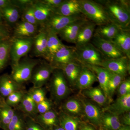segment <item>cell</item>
I'll return each instance as SVG.
<instances>
[{
	"instance_id": "db71d44e",
	"label": "cell",
	"mask_w": 130,
	"mask_h": 130,
	"mask_svg": "<svg viewBox=\"0 0 130 130\" xmlns=\"http://www.w3.org/2000/svg\"></svg>"
},
{
	"instance_id": "7a4b0ae2",
	"label": "cell",
	"mask_w": 130,
	"mask_h": 130,
	"mask_svg": "<svg viewBox=\"0 0 130 130\" xmlns=\"http://www.w3.org/2000/svg\"><path fill=\"white\" fill-rule=\"evenodd\" d=\"M81 13L89 21L98 26L110 23L102 6L96 1L79 0Z\"/></svg>"
},
{
	"instance_id": "83f0119b",
	"label": "cell",
	"mask_w": 130,
	"mask_h": 130,
	"mask_svg": "<svg viewBox=\"0 0 130 130\" xmlns=\"http://www.w3.org/2000/svg\"><path fill=\"white\" fill-rule=\"evenodd\" d=\"M121 30L114 24L109 23L98 26L94 35L105 40L112 41Z\"/></svg>"
},
{
	"instance_id": "c3c4849f",
	"label": "cell",
	"mask_w": 130,
	"mask_h": 130,
	"mask_svg": "<svg viewBox=\"0 0 130 130\" xmlns=\"http://www.w3.org/2000/svg\"><path fill=\"white\" fill-rule=\"evenodd\" d=\"M12 5H14L13 1L0 0V10Z\"/></svg>"
},
{
	"instance_id": "52a82bcc",
	"label": "cell",
	"mask_w": 130,
	"mask_h": 130,
	"mask_svg": "<svg viewBox=\"0 0 130 130\" xmlns=\"http://www.w3.org/2000/svg\"><path fill=\"white\" fill-rule=\"evenodd\" d=\"M83 14L66 16L54 13L42 26L47 32H53L58 35L64 28L74 21L85 18Z\"/></svg>"
},
{
	"instance_id": "d6a6232c",
	"label": "cell",
	"mask_w": 130,
	"mask_h": 130,
	"mask_svg": "<svg viewBox=\"0 0 130 130\" xmlns=\"http://www.w3.org/2000/svg\"><path fill=\"white\" fill-rule=\"evenodd\" d=\"M3 18L9 25H13L18 23L20 18L21 11L18 7L11 5L1 9Z\"/></svg>"
},
{
	"instance_id": "681fc988",
	"label": "cell",
	"mask_w": 130,
	"mask_h": 130,
	"mask_svg": "<svg viewBox=\"0 0 130 130\" xmlns=\"http://www.w3.org/2000/svg\"><path fill=\"white\" fill-rule=\"evenodd\" d=\"M118 130H130L129 126H122Z\"/></svg>"
},
{
	"instance_id": "4fadbf2b",
	"label": "cell",
	"mask_w": 130,
	"mask_h": 130,
	"mask_svg": "<svg viewBox=\"0 0 130 130\" xmlns=\"http://www.w3.org/2000/svg\"><path fill=\"white\" fill-rule=\"evenodd\" d=\"M89 21L85 18L74 21L64 28L59 35L66 41L74 44L81 27Z\"/></svg>"
},
{
	"instance_id": "f5cc1de1",
	"label": "cell",
	"mask_w": 130,
	"mask_h": 130,
	"mask_svg": "<svg viewBox=\"0 0 130 130\" xmlns=\"http://www.w3.org/2000/svg\"><path fill=\"white\" fill-rule=\"evenodd\" d=\"M2 16V14L1 11V10H0V18Z\"/></svg>"
},
{
	"instance_id": "b9f144b4",
	"label": "cell",
	"mask_w": 130,
	"mask_h": 130,
	"mask_svg": "<svg viewBox=\"0 0 130 130\" xmlns=\"http://www.w3.org/2000/svg\"><path fill=\"white\" fill-rule=\"evenodd\" d=\"M119 96L125 95L130 93L129 78L124 79L121 82L117 90Z\"/></svg>"
},
{
	"instance_id": "ab89813d",
	"label": "cell",
	"mask_w": 130,
	"mask_h": 130,
	"mask_svg": "<svg viewBox=\"0 0 130 130\" xmlns=\"http://www.w3.org/2000/svg\"><path fill=\"white\" fill-rule=\"evenodd\" d=\"M28 92L36 104L41 102L46 98V90L42 87L39 88L32 87Z\"/></svg>"
},
{
	"instance_id": "74e56055",
	"label": "cell",
	"mask_w": 130,
	"mask_h": 130,
	"mask_svg": "<svg viewBox=\"0 0 130 130\" xmlns=\"http://www.w3.org/2000/svg\"><path fill=\"white\" fill-rule=\"evenodd\" d=\"M33 4L28 5L22 10L21 21L28 22L38 27L40 25L35 17Z\"/></svg>"
},
{
	"instance_id": "5bb4252c",
	"label": "cell",
	"mask_w": 130,
	"mask_h": 130,
	"mask_svg": "<svg viewBox=\"0 0 130 130\" xmlns=\"http://www.w3.org/2000/svg\"><path fill=\"white\" fill-rule=\"evenodd\" d=\"M32 46L35 56L43 57L49 61L47 49V33L42 28L34 37Z\"/></svg>"
},
{
	"instance_id": "f1b7e54d",
	"label": "cell",
	"mask_w": 130,
	"mask_h": 130,
	"mask_svg": "<svg viewBox=\"0 0 130 130\" xmlns=\"http://www.w3.org/2000/svg\"><path fill=\"white\" fill-rule=\"evenodd\" d=\"M61 111L68 115L78 117L84 115L81 101L76 98L68 99L61 106Z\"/></svg>"
},
{
	"instance_id": "6da1fadb",
	"label": "cell",
	"mask_w": 130,
	"mask_h": 130,
	"mask_svg": "<svg viewBox=\"0 0 130 130\" xmlns=\"http://www.w3.org/2000/svg\"><path fill=\"white\" fill-rule=\"evenodd\" d=\"M102 6L110 23L120 29L130 30V8L129 1H96Z\"/></svg>"
},
{
	"instance_id": "7dc6e473",
	"label": "cell",
	"mask_w": 130,
	"mask_h": 130,
	"mask_svg": "<svg viewBox=\"0 0 130 130\" xmlns=\"http://www.w3.org/2000/svg\"><path fill=\"white\" fill-rule=\"evenodd\" d=\"M78 130H97L95 127L90 123L82 121Z\"/></svg>"
},
{
	"instance_id": "484cf974",
	"label": "cell",
	"mask_w": 130,
	"mask_h": 130,
	"mask_svg": "<svg viewBox=\"0 0 130 130\" xmlns=\"http://www.w3.org/2000/svg\"><path fill=\"white\" fill-rule=\"evenodd\" d=\"M119 116L107 111H103L100 127L102 130H118L122 126Z\"/></svg>"
},
{
	"instance_id": "9c48e42d",
	"label": "cell",
	"mask_w": 130,
	"mask_h": 130,
	"mask_svg": "<svg viewBox=\"0 0 130 130\" xmlns=\"http://www.w3.org/2000/svg\"><path fill=\"white\" fill-rule=\"evenodd\" d=\"M76 50L75 46L64 45L54 55L50 63L56 69L63 65L78 62L77 60Z\"/></svg>"
},
{
	"instance_id": "836d02e7",
	"label": "cell",
	"mask_w": 130,
	"mask_h": 130,
	"mask_svg": "<svg viewBox=\"0 0 130 130\" xmlns=\"http://www.w3.org/2000/svg\"><path fill=\"white\" fill-rule=\"evenodd\" d=\"M15 111L9 106L4 101L0 108V128L3 130H7Z\"/></svg>"
},
{
	"instance_id": "bcb514c9",
	"label": "cell",
	"mask_w": 130,
	"mask_h": 130,
	"mask_svg": "<svg viewBox=\"0 0 130 130\" xmlns=\"http://www.w3.org/2000/svg\"><path fill=\"white\" fill-rule=\"evenodd\" d=\"M120 120L122 126H130V112H128L119 116Z\"/></svg>"
},
{
	"instance_id": "8d00e7d4",
	"label": "cell",
	"mask_w": 130,
	"mask_h": 130,
	"mask_svg": "<svg viewBox=\"0 0 130 130\" xmlns=\"http://www.w3.org/2000/svg\"><path fill=\"white\" fill-rule=\"evenodd\" d=\"M125 78V77L121 75L111 72L110 77L108 84V91L110 101H111L112 96L114 93Z\"/></svg>"
},
{
	"instance_id": "d590c367",
	"label": "cell",
	"mask_w": 130,
	"mask_h": 130,
	"mask_svg": "<svg viewBox=\"0 0 130 130\" xmlns=\"http://www.w3.org/2000/svg\"><path fill=\"white\" fill-rule=\"evenodd\" d=\"M10 39L0 43V71L6 66L10 56Z\"/></svg>"
},
{
	"instance_id": "30bf717a",
	"label": "cell",
	"mask_w": 130,
	"mask_h": 130,
	"mask_svg": "<svg viewBox=\"0 0 130 130\" xmlns=\"http://www.w3.org/2000/svg\"><path fill=\"white\" fill-rule=\"evenodd\" d=\"M55 68L50 63H43L35 68L30 80L33 88H42L49 79Z\"/></svg>"
},
{
	"instance_id": "60d3db41",
	"label": "cell",
	"mask_w": 130,
	"mask_h": 130,
	"mask_svg": "<svg viewBox=\"0 0 130 130\" xmlns=\"http://www.w3.org/2000/svg\"><path fill=\"white\" fill-rule=\"evenodd\" d=\"M53 103L47 98L37 104V108L38 114L44 113L52 109Z\"/></svg>"
},
{
	"instance_id": "ee69618b",
	"label": "cell",
	"mask_w": 130,
	"mask_h": 130,
	"mask_svg": "<svg viewBox=\"0 0 130 130\" xmlns=\"http://www.w3.org/2000/svg\"><path fill=\"white\" fill-rule=\"evenodd\" d=\"M10 32L5 26L0 25V43L10 39Z\"/></svg>"
},
{
	"instance_id": "5b68a950",
	"label": "cell",
	"mask_w": 130,
	"mask_h": 130,
	"mask_svg": "<svg viewBox=\"0 0 130 130\" xmlns=\"http://www.w3.org/2000/svg\"><path fill=\"white\" fill-rule=\"evenodd\" d=\"M52 74L50 85L51 95L55 101L59 102L67 97L70 89L62 70L55 69Z\"/></svg>"
},
{
	"instance_id": "e0dca14e",
	"label": "cell",
	"mask_w": 130,
	"mask_h": 130,
	"mask_svg": "<svg viewBox=\"0 0 130 130\" xmlns=\"http://www.w3.org/2000/svg\"><path fill=\"white\" fill-rule=\"evenodd\" d=\"M130 93L119 96L113 103L105 108L104 111L119 116L123 113L130 112Z\"/></svg>"
},
{
	"instance_id": "f546056e",
	"label": "cell",
	"mask_w": 130,
	"mask_h": 130,
	"mask_svg": "<svg viewBox=\"0 0 130 130\" xmlns=\"http://www.w3.org/2000/svg\"><path fill=\"white\" fill-rule=\"evenodd\" d=\"M59 125L65 130H78L82 121L79 118L68 115L61 111L59 113Z\"/></svg>"
},
{
	"instance_id": "ba28073f",
	"label": "cell",
	"mask_w": 130,
	"mask_h": 130,
	"mask_svg": "<svg viewBox=\"0 0 130 130\" xmlns=\"http://www.w3.org/2000/svg\"><path fill=\"white\" fill-rule=\"evenodd\" d=\"M90 42L106 59H119L126 56L117 48L112 41L105 40L94 35Z\"/></svg>"
},
{
	"instance_id": "d6986e66",
	"label": "cell",
	"mask_w": 130,
	"mask_h": 130,
	"mask_svg": "<svg viewBox=\"0 0 130 130\" xmlns=\"http://www.w3.org/2000/svg\"><path fill=\"white\" fill-rule=\"evenodd\" d=\"M83 65L78 62H72L60 66L56 69L62 70L65 77L70 85L75 86L81 72Z\"/></svg>"
},
{
	"instance_id": "7bdbcfd3",
	"label": "cell",
	"mask_w": 130,
	"mask_h": 130,
	"mask_svg": "<svg viewBox=\"0 0 130 130\" xmlns=\"http://www.w3.org/2000/svg\"><path fill=\"white\" fill-rule=\"evenodd\" d=\"M25 130H45L31 117L25 116Z\"/></svg>"
},
{
	"instance_id": "e575fe53",
	"label": "cell",
	"mask_w": 130,
	"mask_h": 130,
	"mask_svg": "<svg viewBox=\"0 0 130 130\" xmlns=\"http://www.w3.org/2000/svg\"><path fill=\"white\" fill-rule=\"evenodd\" d=\"M15 111L14 115L8 127L7 130H25V116Z\"/></svg>"
},
{
	"instance_id": "8992f818",
	"label": "cell",
	"mask_w": 130,
	"mask_h": 130,
	"mask_svg": "<svg viewBox=\"0 0 130 130\" xmlns=\"http://www.w3.org/2000/svg\"><path fill=\"white\" fill-rule=\"evenodd\" d=\"M34 37L11 38L10 56L12 65L17 64L29 52L33 46Z\"/></svg>"
},
{
	"instance_id": "f35d334b",
	"label": "cell",
	"mask_w": 130,
	"mask_h": 130,
	"mask_svg": "<svg viewBox=\"0 0 130 130\" xmlns=\"http://www.w3.org/2000/svg\"><path fill=\"white\" fill-rule=\"evenodd\" d=\"M26 92L21 90L16 91L11 93L6 97L5 102L12 108L18 107L23 99Z\"/></svg>"
},
{
	"instance_id": "9a60e30c",
	"label": "cell",
	"mask_w": 130,
	"mask_h": 130,
	"mask_svg": "<svg viewBox=\"0 0 130 130\" xmlns=\"http://www.w3.org/2000/svg\"><path fill=\"white\" fill-rule=\"evenodd\" d=\"M97 81V77L94 72L89 68L83 65L75 86L79 89L84 90L91 88Z\"/></svg>"
},
{
	"instance_id": "7c38bea8",
	"label": "cell",
	"mask_w": 130,
	"mask_h": 130,
	"mask_svg": "<svg viewBox=\"0 0 130 130\" xmlns=\"http://www.w3.org/2000/svg\"><path fill=\"white\" fill-rule=\"evenodd\" d=\"M80 101L83 105L84 115L89 123L95 127H100L103 111L91 102L83 99Z\"/></svg>"
},
{
	"instance_id": "f6af8a7d",
	"label": "cell",
	"mask_w": 130,
	"mask_h": 130,
	"mask_svg": "<svg viewBox=\"0 0 130 130\" xmlns=\"http://www.w3.org/2000/svg\"><path fill=\"white\" fill-rule=\"evenodd\" d=\"M64 1V0H43L41 1L55 10L59 7Z\"/></svg>"
},
{
	"instance_id": "4316f807",
	"label": "cell",
	"mask_w": 130,
	"mask_h": 130,
	"mask_svg": "<svg viewBox=\"0 0 130 130\" xmlns=\"http://www.w3.org/2000/svg\"><path fill=\"white\" fill-rule=\"evenodd\" d=\"M18 108L25 116L35 118L38 114L37 104L28 92H26Z\"/></svg>"
},
{
	"instance_id": "f907efd6",
	"label": "cell",
	"mask_w": 130,
	"mask_h": 130,
	"mask_svg": "<svg viewBox=\"0 0 130 130\" xmlns=\"http://www.w3.org/2000/svg\"><path fill=\"white\" fill-rule=\"evenodd\" d=\"M65 130L61 127L59 125L57 126H55L53 128H52L51 130Z\"/></svg>"
},
{
	"instance_id": "cb8c5ba5",
	"label": "cell",
	"mask_w": 130,
	"mask_h": 130,
	"mask_svg": "<svg viewBox=\"0 0 130 130\" xmlns=\"http://www.w3.org/2000/svg\"><path fill=\"white\" fill-rule=\"evenodd\" d=\"M83 66L89 68L95 73L97 77L98 81L100 84V88L103 91L108 101H109L108 91V84L110 77L111 72L106 68L99 66L89 65Z\"/></svg>"
},
{
	"instance_id": "8fae6325",
	"label": "cell",
	"mask_w": 130,
	"mask_h": 130,
	"mask_svg": "<svg viewBox=\"0 0 130 130\" xmlns=\"http://www.w3.org/2000/svg\"><path fill=\"white\" fill-rule=\"evenodd\" d=\"M129 60L126 56L113 59H105L101 66L110 72L125 77L130 71Z\"/></svg>"
},
{
	"instance_id": "3957f363",
	"label": "cell",
	"mask_w": 130,
	"mask_h": 130,
	"mask_svg": "<svg viewBox=\"0 0 130 130\" xmlns=\"http://www.w3.org/2000/svg\"><path fill=\"white\" fill-rule=\"evenodd\" d=\"M39 63L38 60L26 58L16 64L12 65L10 76L13 80L20 85L30 80L33 70Z\"/></svg>"
},
{
	"instance_id": "4dcf8cb0",
	"label": "cell",
	"mask_w": 130,
	"mask_h": 130,
	"mask_svg": "<svg viewBox=\"0 0 130 130\" xmlns=\"http://www.w3.org/2000/svg\"><path fill=\"white\" fill-rule=\"evenodd\" d=\"M84 95L96 103L100 106H105L108 99L100 87L91 88L83 90Z\"/></svg>"
},
{
	"instance_id": "2e32d148",
	"label": "cell",
	"mask_w": 130,
	"mask_h": 130,
	"mask_svg": "<svg viewBox=\"0 0 130 130\" xmlns=\"http://www.w3.org/2000/svg\"><path fill=\"white\" fill-rule=\"evenodd\" d=\"M34 119L45 130H50L59 125V113L53 109L44 113L38 114Z\"/></svg>"
},
{
	"instance_id": "816d5d0a",
	"label": "cell",
	"mask_w": 130,
	"mask_h": 130,
	"mask_svg": "<svg viewBox=\"0 0 130 130\" xmlns=\"http://www.w3.org/2000/svg\"><path fill=\"white\" fill-rule=\"evenodd\" d=\"M4 101H5V100H3L2 98H1L0 97V108H1V107L2 106L3 103Z\"/></svg>"
},
{
	"instance_id": "277c9868",
	"label": "cell",
	"mask_w": 130,
	"mask_h": 130,
	"mask_svg": "<svg viewBox=\"0 0 130 130\" xmlns=\"http://www.w3.org/2000/svg\"><path fill=\"white\" fill-rule=\"evenodd\" d=\"M76 48L77 60L82 65L101 66L103 61L106 59L90 42Z\"/></svg>"
},
{
	"instance_id": "1f68e13d",
	"label": "cell",
	"mask_w": 130,
	"mask_h": 130,
	"mask_svg": "<svg viewBox=\"0 0 130 130\" xmlns=\"http://www.w3.org/2000/svg\"><path fill=\"white\" fill-rule=\"evenodd\" d=\"M47 49L49 61L50 62L54 55L65 44L59 39L58 35L50 32H47Z\"/></svg>"
},
{
	"instance_id": "44dd1931",
	"label": "cell",
	"mask_w": 130,
	"mask_h": 130,
	"mask_svg": "<svg viewBox=\"0 0 130 130\" xmlns=\"http://www.w3.org/2000/svg\"><path fill=\"white\" fill-rule=\"evenodd\" d=\"M54 12L55 14L66 16L82 14L79 0H64Z\"/></svg>"
},
{
	"instance_id": "ac0fdd59",
	"label": "cell",
	"mask_w": 130,
	"mask_h": 130,
	"mask_svg": "<svg viewBox=\"0 0 130 130\" xmlns=\"http://www.w3.org/2000/svg\"><path fill=\"white\" fill-rule=\"evenodd\" d=\"M33 6L35 18L41 26H42L55 13L54 9L45 5L41 1H35Z\"/></svg>"
},
{
	"instance_id": "603a6c76",
	"label": "cell",
	"mask_w": 130,
	"mask_h": 130,
	"mask_svg": "<svg viewBox=\"0 0 130 130\" xmlns=\"http://www.w3.org/2000/svg\"><path fill=\"white\" fill-rule=\"evenodd\" d=\"M37 26L21 21L16 24L13 37L27 38L35 37L37 32Z\"/></svg>"
},
{
	"instance_id": "7402d4cb",
	"label": "cell",
	"mask_w": 130,
	"mask_h": 130,
	"mask_svg": "<svg viewBox=\"0 0 130 130\" xmlns=\"http://www.w3.org/2000/svg\"><path fill=\"white\" fill-rule=\"evenodd\" d=\"M96 25L89 21L85 24L79 30L76 39L75 47L81 46L90 42L93 37Z\"/></svg>"
},
{
	"instance_id": "ffe728a7",
	"label": "cell",
	"mask_w": 130,
	"mask_h": 130,
	"mask_svg": "<svg viewBox=\"0 0 130 130\" xmlns=\"http://www.w3.org/2000/svg\"><path fill=\"white\" fill-rule=\"evenodd\" d=\"M112 42L117 48L127 58L130 59L129 30H121Z\"/></svg>"
},
{
	"instance_id": "d4e9b609",
	"label": "cell",
	"mask_w": 130,
	"mask_h": 130,
	"mask_svg": "<svg viewBox=\"0 0 130 130\" xmlns=\"http://www.w3.org/2000/svg\"><path fill=\"white\" fill-rule=\"evenodd\" d=\"M21 86L13 80L10 75L3 74L0 77V95L2 98H6L13 92L22 90Z\"/></svg>"
}]
</instances>
